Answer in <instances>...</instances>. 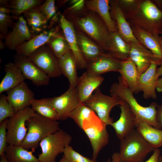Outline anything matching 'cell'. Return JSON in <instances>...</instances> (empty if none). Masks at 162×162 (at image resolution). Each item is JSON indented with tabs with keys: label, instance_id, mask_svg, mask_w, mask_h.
I'll return each mask as SVG.
<instances>
[{
	"label": "cell",
	"instance_id": "cell-32",
	"mask_svg": "<svg viewBox=\"0 0 162 162\" xmlns=\"http://www.w3.org/2000/svg\"><path fill=\"white\" fill-rule=\"evenodd\" d=\"M44 0H0L1 6L9 8L13 18L17 19L24 12L41 4Z\"/></svg>",
	"mask_w": 162,
	"mask_h": 162
},
{
	"label": "cell",
	"instance_id": "cell-47",
	"mask_svg": "<svg viewBox=\"0 0 162 162\" xmlns=\"http://www.w3.org/2000/svg\"><path fill=\"white\" fill-rule=\"evenodd\" d=\"M160 65V67L157 68L156 70L157 73L159 77L162 76V61Z\"/></svg>",
	"mask_w": 162,
	"mask_h": 162
},
{
	"label": "cell",
	"instance_id": "cell-23",
	"mask_svg": "<svg viewBox=\"0 0 162 162\" xmlns=\"http://www.w3.org/2000/svg\"><path fill=\"white\" fill-rule=\"evenodd\" d=\"M131 27L136 39L150 50L155 58L161 63L162 61V50L160 44L159 36H156L136 26Z\"/></svg>",
	"mask_w": 162,
	"mask_h": 162
},
{
	"label": "cell",
	"instance_id": "cell-11",
	"mask_svg": "<svg viewBox=\"0 0 162 162\" xmlns=\"http://www.w3.org/2000/svg\"><path fill=\"white\" fill-rule=\"evenodd\" d=\"M52 105L57 112L59 120L69 118L71 113L80 103L76 88L69 86L67 91L61 95L50 98Z\"/></svg>",
	"mask_w": 162,
	"mask_h": 162
},
{
	"label": "cell",
	"instance_id": "cell-1",
	"mask_svg": "<svg viewBox=\"0 0 162 162\" xmlns=\"http://www.w3.org/2000/svg\"><path fill=\"white\" fill-rule=\"evenodd\" d=\"M118 82L111 86L110 92L111 95L116 96L124 101L129 106L136 117L158 129L161 127L157 119V105L151 103L148 106L140 104L134 97V93L128 88L121 76Z\"/></svg>",
	"mask_w": 162,
	"mask_h": 162
},
{
	"label": "cell",
	"instance_id": "cell-17",
	"mask_svg": "<svg viewBox=\"0 0 162 162\" xmlns=\"http://www.w3.org/2000/svg\"><path fill=\"white\" fill-rule=\"evenodd\" d=\"M7 98L16 112L31 106L33 92L25 81L7 92Z\"/></svg>",
	"mask_w": 162,
	"mask_h": 162
},
{
	"label": "cell",
	"instance_id": "cell-6",
	"mask_svg": "<svg viewBox=\"0 0 162 162\" xmlns=\"http://www.w3.org/2000/svg\"><path fill=\"white\" fill-rule=\"evenodd\" d=\"M72 139L70 135L60 128L49 135L39 143L41 152L38 155V160L40 162H56L57 157L63 153Z\"/></svg>",
	"mask_w": 162,
	"mask_h": 162
},
{
	"label": "cell",
	"instance_id": "cell-27",
	"mask_svg": "<svg viewBox=\"0 0 162 162\" xmlns=\"http://www.w3.org/2000/svg\"><path fill=\"white\" fill-rule=\"evenodd\" d=\"M5 74L0 83V94L8 91L24 82L25 78L14 62H10L4 66Z\"/></svg>",
	"mask_w": 162,
	"mask_h": 162
},
{
	"label": "cell",
	"instance_id": "cell-25",
	"mask_svg": "<svg viewBox=\"0 0 162 162\" xmlns=\"http://www.w3.org/2000/svg\"><path fill=\"white\" fill-rule=\"evenodd\" d=\"M80 51L87 63L107 53L100 46L93 42L83 33L76 31Z\"/></svg>",
	"mask_w": 162,
	"mask_h": 162
},
{
	"label": "cell",
	"instance_id": "cell-18",
	"mask_svg": "<svg viewBox=\"0 0 162 162\" xmlns=\"http://www.w3.org/2000/svg\"><path fill=\"white\" fill-rule=\"evenodd\" d=\"M128 43L130 46L129 58L136 64L139 76L148 69L152 61H158L150 50L139 42Z\"/></svg>",
	"mask_w": 162,
	"mask_h": 162
},
{
	"label": "cell",
	"instance_id": "cell-44",
	"mask_svg": "<svg viewBox=\"0 0 162 162\" xmlns=\"http://www.w3.org/2000/svg\"><path fill=\"white\" fill-rule=\"evenodd\" d=\"M157 119L162 128V105L157 106Z\"/></svg>",
	"mask_w": 162,
	"mask_h": 162
},
{
	"label": "cell",
	"instance_id": "cell-5",
	"mask_svg": "<svg viewBox=\"0 0 162 162\" xmlns=\"http://www.w3.org/2000/svg\"><path fill=\"white\" fill-rule=\"evenodd\" d=\"M95 13L91 11L83 16L76 17L74 21L80 28L88 35L105 51L110 32L100 16Z\"/></svg>",
	"mask_w": 162,
	"mask_h": 162
},
{
	"label": "cell",
	"instance_id": "cell-45",
	"mask_svg": "<svg viewBox=\"0 0 162 162\" xmlns=\"http://www.w3.org/2000/svg\"><path fill=\"white\" fill-rule=\"evenodd\" d=\"M106 162H121L119 152L114 153L112 155L111 158L108 159Z\"/></svg>",
	"mask_w": 162,
	"mask_h": 162
},
{
	"label": "cell",
	"instance_id": "cell-50",
	"mask_svg": "<svg viewBox=\"0 0 162 162\" xmlns=\"http://www.w3.org/2000/svg\"><path fill=\"white\" fill-rule=\"evenodd\" d=\"M59 162H70L63 155L62 158L59 161Z\"/></svg>",
	"mask_w": 162,
	"mask_h": 162
},
{
	"label": "cell",
	"instance_id": "cell-21",
	"mask_svg": "<svg viewBox=\"0 0 162 162\" xmlns=\"http://www.w3.org/2000/svg\"><path fill=\"white\" fill-rule=\"evenodd\" d=\"M104 78L84 72L78 78L76 87L78 98L80 103H84L93 92L102 83Z\"/></svg>",
	"mask_w": 162,
	"mask_h": 162
},
{
	"label": "cell",
	"instance_id": "cell-15",
	"mask_svg": "<svg viewBox=\"0 0 162 162\" xmlns=\"http://www.w3.org/2000/svg\"><path fill=\"white\" fill-rule=\"evenodd\" d=\"M59 23L70 50L75 58L77 68L79 69H86L87 62L80 51L77 40L76 31L73 23L63 15H61L60 16Z\"/></svg>",
	"mask_w": 162,
	"mask_h": 162
},
{
	"label": "cell",
	"instance_id": "cell-30",
	"mask_svg": "<svg viewBox=\"0 0 162 162\" xmlns=\"http://www.w3.org/2000/svg\"><path fill=\"white\" fill-rule=\"evenodd\" d=\"M136 130L155 148L162 146V130L157 129L136 117Z\"/></svg>",
	"mask_w": 162,
	"mask_h": 162
},
{
	"label": "cell",
	"instance_id": "cell-7",
	"mask_svg": "<svg viewBox=\"0 0 162 162\" xmlns=\"http://www.w3.org/2000/svg\"><path fill=\"white\" fill-rule=\"evenodd\" d=\"M35 113L29 106L16 112L8 118L7 130L8 145L20 146L27 133L26 121Z\"/></svg>",
	"mask_w": 162,
	"mask_h": 162
},
{
	"label": "cell",
	"instance_id": "cell-28",
	"mask_svg": "<svg viewBox=\"0 0 162 162\" xmlns=\"http://www.w3.org/2000/svg\"><path fill=\"white\" fill-rule=\"evenodd\" d=\"M58 65L62 74L68 79L70 86L76 88L79 77L77 75V64L75 58L70 50L58 59Z\"/></svg>",
	"mask_w": 162,
	"mask_h": 162
},
{
	"label": "cell",
	"instance_id": "cell-8",
	"mask_svg": "<svg viewBox=\"0 0 162 162\" xmlns=\"http://www.w3.org/2000/svg\"><path fill=\"white\" fill-rule=\"evenodd\" d=\"M123 100L113 96L103 94L98 87L84 103L91 109L106 126L111 125L113 122L110 116L111 110L115 106L120 105Z\"/></svg>",
	"mask_w": 162,
	"mask_h": 162
},
{
	"label": "cell",
	"instance_id": "cell-34",
	"mask_svg": "<svg viewBox=\"0 0 162 162\" xmlns=\"http://www.w3.org/2000/svg\"><path fill=\"white\" fill-rule=\"evenodd\" d=\"M31 106L35 112L48 118L59 120L58 114L52 106L50 98L40 99L34 98L31 102Z\"/></svg>",
	"mask_w": 162,
	"mask_h": 162
},
{
	"label": "cell",
	"instance_id": "cell-12",
	"mask_svg": "<svg viewBox=\"0 0 162 162\" xmlns=\"http://www.w3.org/2000/svg\"><path fill=\"white\" fill-rule=\"evenodd\" d=\"M11 28V31L4 38L5 47L10 50H16L18 47L34 36L28 28L23 16H20L17 21L13 23Z\"/></svg>",
	"mask_w": 162,
	"mask_h": 162
},
{
	"label": "cell",
	"instance_id": "cell-51",
	"mask_svg": "<svg viewBox=\"0 0 162 162\" xmlns=\"http://www.w3.org/2000/svg\"><path fill=\"white\" fill-rule=\"evenodd\" d=\"M160 33L161 35L160 37H159V40L160 46L162 50V30L161 31Z\"/></svg>",
	"mask_w": 162,
	"mask_h": 162
},
{
	"label": "cell",
	"instance_id": "cell-49",
	"mask_svg": "<svg viewBox=\"0 0 162 162\" xmlns=\"http://www.w3.org/2000/svg\"><path fill=\"white\" fill-rule=\"evenodd\" d=\"M0 157V162H8L6 158L5 154Z\"/></svg>",
	"mask_w": 162,
	"mask_h": 162
},
{
	"label": "cell",
	"instance_id": "cell-13",
	"mask_svg": "<svg viewBox=\"0 0 162 162\" xmlns=\"http://www.w3.org/2000/svg\"><path fill=\"white\" fill-rule=\"evenodd\" d=\"M14 62L21 70L25 79L30 80L37 86L48 85L50 77L28 58L16 54Z\"/></svg>",
	"mask_w": 162,
	"mask_h": 162
},
{
	"label": "cell",
	"instance_id": "cell-4",
	"mask_svg": "<svg viewBox=\"0 0 162 162\" xmlns=\"http://www.w3.org/2000/svg\"><path fill=\"white\" fill-rule=\"evenodd\" d=\"M119 147L121 162H144L148 155L155 149L136 129L120 140Z\"/></svg>",
	"mask_w": 162,
	"mask_h": 162
},
{
	"label": "cell",
	"instance_id": "cell-40",
	"mask_svg": "<svg viewBox=\"0 0 162 162\" xmlns=\"http://www.w3.org/2000/svg\"><path fill=\"white\" fill-rule=\"evenodd\" d=\"M42 12L49 20L56 13L55 0H46L39 6L35 8Z\"/></svg>",
	"mask_w": 162,
	"mask_h": 162
},
{
	"label": "cell",
	"instance_id": "cell-10",
	"mask_svg": "<svg viewBox=\"0 0 162 162\" xmlns=\"http://www.w3.org/2000/svg\"><path fill=\"white\" fill-rule=\"evenodd\" d=\"M28 58L50 78L62 74L58 59L46 44L38 49Z\"/></svg>",
	"mask_w": 162,
	"mask_h": 162
},
{
	"label": "cell",
	"instance_id": "cell-36",
	"mask_svg": "<svg viewBox=\"0 0 162 162\" xmlns=\"http://www.w3.org/2000/svg\"><path fill=\"white\" fill-rule=\"evenodd\" d=\"M46 44L58 59L70 50L64 36L61 35L58 33L52 37Z\"/></svg>",
	"mask_w": 162,
	"mask_h": 162
},
{
	"label": "cell",
	"instance_id": "cell-2",
	"mask_svg": "<svg viewBox=\"0 0 162 162\" xmlns=\"http://www.w3.org/2000/svg\"><path fill=\"white\" fill-rule=\"evenodd\" d=\"M125 17L130 26L159 36L162 28V11L152 1L139 0L136 8Z\"/></svg>",
	"mask_w": 162,
	"mask_h": 162
},
{
	"label": "cell",
	"instance_id": "cell-14",
	"mask_svg": "<svg viewBox=\"0 0 162 162\" xmlns=\"http://www.w3.org/2000/svg\"><path fill=\"white\" fill-rule=\"evenodd\" d=\"M160 64L158 61H152L148 69L139 77L138 90L139 92H142L144 99L157 98L156 90L159 76L156 70L157 66Z\"/></svg>",
	"mask_w": 162,
	"mask_h": 162
},
{
	"label": "cell",
	"instance_id": "cell-38",
	"mask_svg": "<svg viewBox=\"0 0 162 162\" xmlns=\"http://www.w3.org/2000/svg\"><path fill=\"white\" fill-rule=\"evenodd\" d=\"M16 112L9 102L7 96L1 94L0 96V124L7 118L12 116Z\"/></svg>",
	"mask_w": 162,
	"mask_h": 162
},
{
	"label": "cell",
	"instance_id": "cell-3",
	"mask_svg": "<svg viewBox=\"0 0 162 162\" xmlns=\"http://www.w3.org/2000/svg\"><path fill=\"white\" fill-rule=\"evenodd\" d=\"M26 126L27 133L20 146L28 150H35L42 140L60 129L57 121L46 118L36 112L26 121Z\"/></svg>",
	"mask_w": 162,
	"mask_h": 162
},
{
	"label": "cell",
	"instance_id": "cell-42",
	"mask_svg": "<svg viewBox=\"0 0 162 162\" xmlns=\"http://www.w3.org/2000/svg\"><path fill=\"white\" fill-rule=\"evenodd\" d=\"M8 118L0 124V156L5 154L7 146V125Z\"/></svg>",
	"mask_w": 162,
	"mask_h": 162
},
{
	"label": "cell",
	"instance_id": "cell-22",
	"mask_svg": "<svg viewBox=\"0 0 162 162\" xmlns=\"http://www.w3.org/2000/svg\"><path fill=\"white\" fill-rule=\"evenodd\" d=\"M58 30V28H53L34 35L16 49V54L28 58L38 49L47 43L57 33Z\"/></svg>",
	"mask_w": 162,
	"mask_h": 162
},
{
	"label": "cell",
	"instance_id": "cell-33",
	"mask_svg": "<svg viewBox=\"0 0 162 162\" xmlns=\"http://www.w3.org/2000/svg\"><path fill=\"white\" fill-rule=\"evenodd\" d=\"M23 14L28 26L33 32L42 31L48 21L46 16L36 8L28 10Z\"/></svg>",
	"mask_w": 162,
	"mask_h": 162
},
{
	"label": "cell",
	"instance_id": "cell-52",
	"mask_svg": "<svg viewBox=\"0 0 162 162\" xmlns=\"http://www.w3.org/2000/svg\"><path fill=\"white\" fill-rule=\"evenodd\" d=\"M158 162H162V154L160 155L158 159Z\"/></svg>",
	"mask_w": 162,
	"mask_h": 162
},
{
	"label": "cell",
	"instance_id": "cell-26",
	"mask_svg": "<svg viewBox=\"0 0 162 162\" xmlns=\"http://www.w3.org/2000/svg\"><path fill=\"white\" fill-rule=\"evenodd\" d=\"M110 3L109 0H89L85 2V4L88 10L100 16L110 32H113L117 31V29L116 22L110 15Z\"/></svg>",
	"mask_w": 162,
	"mask_h": 162
},
{
	"label": "cell",
	"instance_id": "cell-37",
	"mask_svg": "<svg viewBox=\"0 0 162 162\" xmlns=\"http://www.w3.org/2000/svg\"><path fill=\"white\" fill-rule=\"evenodd\" d=\"M10 10L9 8L1 6L0 8V36L5 38L8 34L9 28L12 27L13 19L11 15Z\"/></svg>",
	"mask_w": 162,
	"mask_h": 162
},
{
	"label": "cell",
	"instance_id": "cell-31",
	"mask_svg": "<svg viewBox=\"0 0 162 162\" xmlns=\"http://www.w3.org/2000/svg\"><path fill=\"white\" fill-rule=\"evenodd\" d=\"M35 151H28L21 146L8 145L5 154L8 162H40L33 154Z\"/></svg>",
	"mask_w": 162,
	"mask_h": 162
},
{
	"label": "cell",
	"instance_id": "cell-41",
	"mask_svg": "<svg viewBox=\"0 0 162 162\" xmlns=\"http://www.w3.org/2000/svg\"><path fill=\"white\" fill-rule=\"evenodd\" d=\"M117 1L125 17L136 8L139 2V0H120Z\"/></svg>",
	"mask_w": 162,
	"mask_h": 162
},
{
	"label": "cell",
	"instance_id": "cell-9",
	"mask_svg": "<svg viewBox=\"0 0 162 162\" xmlns=\"http://www.w3.org/2000/svg\"><path fill=\"white\" fill-rule=\"evenodd\" d=\"M106 125L97 116L83 122L82 129L88 138L92 147V159L96 160L101 150L108 144L109 136Z\"/></svg>",
	"mask_w": 162,
	"mask_h": 162
},
{
	"label": "cell",
	"instance_id": "cell-20",
	"mask_svg": "<svg viewBox=\"0 0 162 162\" xmlns=\"http://www.w3.org/2000/svg\"><path fill=\"white\" fill-rule=\"evenodd\" d=\"M121 61L106 53L88 62L86 72L97 76L109 72H118Z\"/></svg>",
	"mask_w": 162,
	"mask_h": 162
},
{
	"label": "cell",
	"instance_id": "cell-16",
	"mask_svg": "<svg viewBox=\"0 0 162 162\" xmlns=\"http://www.w3.org/2000/svg\"><path fill=\"white\" fill-rule=\"evenodd\" d=\"M121 113L119 119L111 125L117 137L121 140L135 129L136 116L129 106L124 101L119 105Z\"/></svg>",
	"mask_w": 162,
	"mask_h": 162
},
{
	"label": "cell",
	"instance_id": "cell-24",
	"mask_svg": "<svg viewBox=\"0 0 162 162\" xmlns=\"http://www.w3.org/2000/svg\"><path fill=\"white\" fill-rule=\"evenodd\" d=\"M105 51L114 58L122 61L129 58L130 46L117 31L110 32Z\"/></svg>",
	"mask_w": 162,
	"mask_h": 162
},
{
	"label": "cell",
	"instance_id": "cell-39",
	"mask_svg": "<svg viewBox=\"0 0 162 162\" xmlns=\"http://www.w3.org/2000/svg\"><path fill=\"white\" fill-rule=\"evenodd\" d=\"M63 153L64 156L70 162H98L82 155L70 145L65 147Z\"/></svg>",
	"mask_w": 162,
	"mask_h": 162
},
{
	"label": "cell",
	"instance_id": "cell-48",
	"mask_svg": "<svg viewBox=\"0 0 162 162\" xmlns=\"http://www.w3.org/2000/svg\"><path fill=\"white\" fill-rule=\"evenodd\" d=\"M154 1L160 8L159 9L161 10H162V0H154Z\"/></svg>",
	"mask_w": 162,
	"mask_h": 162
},
{
	"label": "cell",
	"instance_id": "cell-46",
	"mask_svg": "<svg viewBox=\"0 0 162 162\" xmlns=\"http://www.w3.org/2000/svg\"><path fill=\"white\" fill-rule=\"evenodd\" d=\"M156 90L158 92H162V76L158 80Z\"/></svg>",
	"mask_w": 162,
	"mask_h": 162
},
{
	"label": "cell",
	"instance_id": "cell-19",
	"mask_svg": "<svg viewBox=\"0 0 162 162\" xmlns=\"http://www.w3.org/2000/svg\"><path fill=\"white\" fill-rule=\"evenodd\" d=\"M110 12L116 23L117 32L127 43L139 42L135 37L131 26L127 20L117 0L110 1Z\"/></svg>",
	"mask_w": 162,
	"mask_h": 162
},
{
	"label": "cell",
	"instance_id": "cell-43",
	"mask_svg": "<svg viewBox=\"0 0 162 162\" xmlns=\"http://www.w3.org/2000/svg\"><path fill=\"white\" fill-rule=\"evenodd\" d=\"M160 154V150L158 148H156L149 159L144 162H158V158Z\"/></svg>",
	"mask_w": 162,
	"mask_h": 162
},
{
	"label": "cell",
	"instance_id": "cell-29",
	"mask_svg": "<svg viewBox=\"0 0 162 162\" xmlns=\"http://www.w3.org/2000/svg\"><path fill=\"white\" fill-rule=\"evenodd\" d=\"M126 84L134 93L139 92L138 82L139 75L136 66L130 58L122 61L118 72Z\"/></svg>",
	"mask_w": 162,
	"mask_h": 162
},
{
	"label": "cell",
	"instance_id": "cell-35",
	"mask_svg": "<svg viewBox=\"0 0 162 162\" xmlns=\"http://www.w3.org/2000/svg\"><path fill=\"white\" fill-rule=\"evenodd\" d=\"M97 114L84 103H80L71 113L69 118L73 119L82 129L83 122L93 118Z\"/></svg>",
	"mask_w": 162,
	"mask_h": 162
}]
</instances>
